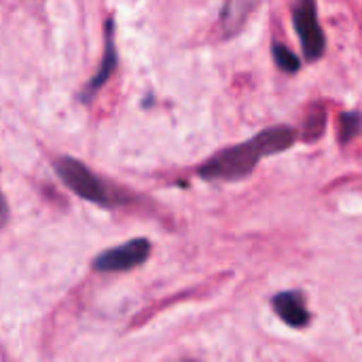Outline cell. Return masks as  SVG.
Wrapping results in <instances>:
<instances>
[{
  "mask_svg": "<svg viewBox=\"0 0 362 362\" xmlns=\"http://www.w3.org/2000/svg\"><path fill=\"white\" fill-rule=\"evenodd\" d=\"M295 138L297 134L288 125L267 127L250 140L212 155L204 165H199L197 174L204 180H242L257 168L263 157L288 151L295 144Z\"/></svg>",
  "mask_w": 362,
  "mask_h": 362,
  "instance_id": "6da1fadb",
  "label": "cell"
},
{
  "mask_svg": "<svg viewBox=\"0 0 362 362\" xmlns=\"http://www.w3.org/2000/svg\"><path fill=\"white\" fill-rule=\"evenodd\" d=\"M55 174L59 176V180L81 199L104 206V208H112L119 199H115V193L81 161L72 159V157H59L55 163Z\"/></svg>",
  "mask_w": 362,
  "mask_h": 362,
  "instance_id": "7a4b0ae2",
  "label": "cell"
},
{
  "mask_svg": "<svg viewBox=\"0 0 362 362\" xmlns=\"http://www.w3.org/2000/svg\"><path fill=\"white\" fill-rule=\"evenodd\" d=\"M293 23L301 40V49L308 62H316L325 55L327 36L318 19L316 0H297L293 8Z\"/></svg>",
  "mask_w": 362,
  "mask_h": 362,
  "instance_id": "3957f363",
  "label": "cell"
},
{
  "mask_svg": "<svg viewBox=\"0 0 362 362\" xmlns=\"http://www.w3.org/2000/svg\"><path fill=\"white\" fill-rule=\"evenodd\" d=\"M151 255V242L144 238L129 240L121 246L108 248L100 252L93 259V269L102 274H115V272H127L138 265H142Z\"/></svg>",
  "mask_w": 362,
  "mask_h": 362,
  "instance_id": "277c9868",
  "label": "cell"
},
{
  "mask_svg": "<svg viewBox=\"0 0 362 362\" xmlns=\"http://www.w3.org/2000/svg\"><path fill=\"white\" fill-rule=\"evenodd\" d=\"M272 305L276 314L293 329H305L310 325V312L305 308V299L299 291H286L278 293L272 299Z\"/></svg>",
  "mask_w": 362,
  "mask_h": 362,
  "instance_id": "5b68a950",
  "label": "cell"
},
{
  "mask_svg": "<svg viewBox=\"0 0 362 362\" xmlns=\"http://www.w3.org/2000/svg\"><path fill=\"white\" fill-rule=\"evenodd\" d=\"M115 23L112 19L106 21V28H104V55H102V64L98 68V72L93 74V78L85 85V91L81 93L83 100H89L91 95H95L100 91V87L110 78V74L115 72L117 68V47H115Z\"/></svg>",
  "mask_w": 362,
  "mask_h": 362,
  "instance_id": "8992f818",
  "label": "cell"
},
{
  "mask_svg": "<svg viewBox=\"0 0 362 362\" xmlns=\"http://www.w3.org/2000/svg\"><path fill=\"white\" fill-rule=\"evenodd\" d=\"M257 0H227L221 13V25L225 36H233L242 30L244 21L252 13Z\"/></svg>",
  "mask_w": 362,
  "mask_h": 362,
  "instance_id": "52a82bcc",
  "label": "cell"
},
{
  "mask_svg": "<svg viewBox=\"0 0 362 362\" xmlns=\"http://www.w3.org/2000/svg\"><path fill=\"white\" fill-rule=\"evenodd\" d=\"M272 53H274V59H276V64H278V68H280V70H284V72H288V74H295V72L301 68L299 57H297V55H295L286 45H282V42H274Z\"/></svg>",
  "mask_w": 362,
  "mask_h": 362,
  "instance_id": "ba28073f",
  "label": "cell"
},
{
  "mask_svg": "<svg viewBox=\"0 0 362 362\" xmlns=\"http://www.w3.org/2000/svg\"><path fill=\"white\" fill-rule=\"evenodd\" d=\"M339 138L341 142H350L352 138H356L362 129V115L352 110V112H344L339 119Z\"/></svg>",
  "mask_w": 362,
  "mask_h": 362,
  "instance_id": "9c48e42d",
  "label": "cell"
},
{
  "mask_svg": "<svg viewBox=\"0 0 362 362\" xmlns=\"http://www.w3.org/2000/svg\"><path fill=\"white\" fill-rule=\"evenodd\" d=\"M303 129H305V138H308V140L318 138V136L322 134V129H325V110L318 112V119H316V121H312V117H308Z\"/></svg>",
  "mask_w": 362,
  "mask_h": 362,
  "instance_id": "30bf717a",
  "label": "cell"
},
{
  "mask_svg": "<svg viewBox=\"0 0 362 362\" xmlns=\"http://www.w3.org/2000/svg\"><path fill=\"white\" fill-rule=\"evenodd\" d=\"M6 221H8V206H6V199L0 191V227H4Z\"/></svg>",
  "mask_w": 362,
  "mask_h": 362,
  "instance_id": "8fae6325",
  "label": "cell"
}]
</instances>
